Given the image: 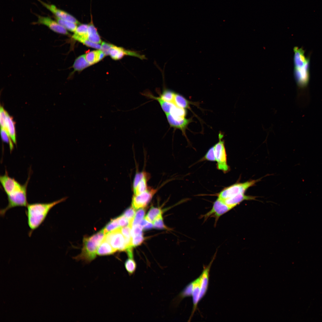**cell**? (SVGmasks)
Segmentation results:
<instances>
[{"label": "cell", "mask_w": 322, "mask_h": 322, "mask_svg": "<svg viewBox=\"0 0 322 322\" xmlns=\"http://www.w3.org/2000/svg\"><path fill=\"white\" fill-rule=\"evenodd\" d=\"M66 197L59 200L48 203H35L28 204L25 213L28 225L30 229L28 233L30 236L35 230L44 222L50 210L56 205L65 201Z\"/></svg>", "instance_id": "6da1fadb"}, {"label": "cell", "mask_w": 322, "mask_h": 322, "mask_svg": "<svg viewBox=\"0 0 322 322\" xmlns=\"http://www.w3.org/2000/svg\"><path fill=\"white\" fill-rule=\"evenodd\" d=\"M215 256V255L214 256L208 265L204 267L200 276L190 283L192 289L191 296L192 298L193 307L189 320L191 319L197 308L199 302L205 296L208 290L210 269Z\"/></svg>", "instance_id": "7a4b0ae2"}, {"label": "cell", "mask_w": 322, "mask_h": 322, "mask_svg": "<svg viewBox=\"0 0 322 322\" xmlns=\"http://www.w3.org/2000/svg\"><path fill=\"white\" fill-rule=\"evenodd\" d=\"M105 236L103 229L92 236L84 237L81 252L74 258L86 263L94 260L96 257L98 247L103 241Z\"/></svg>", "instance_id": "3957f363"}, {"label": "cell", "mask_w": 322, "mask_h": 322, "mask_svg": "<svg viewBox=\"0 0 322 322\" xmlns=\"http://www.w3.org/2000/svg\"><path fill=\"white\" fill-rule=\"evenodd\" d=\"M29 177L26 183L19 189L7 195L8 204L5 208L0 210V215L4 217L9 209L17 207H26L28 205L27 187Z\"/></svg>", "instance_id": "277c9868"}, {"label": "cell", "mask_w": 322, "mask_h": 322, "mask_svg": "<svg viewBox=\"0 0 322 322\" xmlns=\"http://www.w3.org/2000/svg\"><path fill=\"white\" fill-rule=\"evenodd\" d=\"M260 180V179L254 180L234 184L222 190L218 194V198L223 201L239 194L244 193L248 188L253 186Z\"/></svg>", "instance_id": "5b68a950"}, {"label": "cell", "mask_w": 322, "mask_h": 322, "mask_svg": "<svg viewBox=\"0 0 322 322\" xmlns=\"http://www.w3.org/2000/svg\"><path fill=\"white\" fill-rule=\"evenodd\" d=\"M223 137L221 133L219 134V141L214 145V150L217 168L226 173L229 171L230 169L227 164L224 142L222 140Z\"/></svg>", "instance_id": "8992f818"}, {"label": "cell", "mask_w": 322, "mask_h": 322, "mask_svg": "<svg viewBox=\"0 0 322 322\" xmlns=\"http://www.w3.org/2000/svg\"><path fill=\"white\" fill-rule=\"evenodd\" d=\"M120 228L105 235L103 240L108 242L116 252L126 250L125 238L121 232Z\"/></svg>", "instance_id": "52a82bcc"}, {"label": "cell", "mask_w": 322, "mask_h": 322, "mask_svg": "<svg viewBox=\"0 0 322 322\" xmlns=\"http://www.w3.org/2000/svg\"><path fill=\"white\" fill-rule=\"evenodd\" d=\"M231 209V208L218 198L214 202L211 209L202 216V217L204 218L205 221L209 218L214 217L215 219L216 224L220 216Z\"/></svg>", "instance_id": "ba28073f"}, {"label": "cell", "mask_w": 322, "mask_h": 322, "mask_svg": "<svg viewBox=\"0 0 322 322\" xmlns=\"http://www.w3.org/2000/svg\"><path fill=\"white\" fill-rule=\"evenodd\" d=\"M157 190L148 189L145 191L137 195H134L132 201V207L135 209L145 207L150 201Z\"/></svg>", "instance_id": "9c48e42d"}, {"label": "cell", "mask_w": 322, "mask_h": 322, "mask_svg": "<svg viewBox=\"0 0 322 322\" xmlns=\"http://www.w3.org/2000/svg\"><path fill=\"white\" fill-rule=\"evenodd\" d=\"M109 55L113 59L115 60L121 59L125 56H133L141 60L146 59L144 55L140 54L137 52L127 50L122 47L113 45L111 49Z\"/></svg>", "instance_id": "30bf717a"}, {"label": "cell", "mask_w": 322, "mask_h": 322, "mask_svg": "<svg viewBox=\"0 0 322 322\" xmlns=\"http://www.w3.org/2000/svg\"><path fill=\"white\" fill-rule=\"evenodd\" d=\"M38 19L35 24H41L48 27L53 31L59 34L64 35H69L66 29L56 21H55L50 17L38 16Z\"/></svg>", "instance_id": "8fae6325"}, {"label": "cell", "mask_w": 322, "mask_h": 322, "mask_svg": "<svg viewBox=\"0 0 322 322\" xmlns=\"http://www.w3.org/2000/svg\"><path fill=\"white\" fill-rule=\"evenodd\" d=\"M41 4L49 10L55 16L59 18L80 24V22L73 16L67 12L57 8L53 4L46 3L40 0H38Z\"/></svg>", "instance_id": "7c38bea8"}, {"label": "cell", "mask_w": 322, "mask_h": 322, "mask_svg": "<svg viewBox=\"0 0 322 322\" xmlns=\"http://www.w3.org/2000/svg\"><path fill=\"white\" fill-rule=\"evenodd\" d=\"M0 181L7 195L20 188L22 185L15 179L10 177L7 172L0 176Z\"/></svg>", "instance_id": "4fadbf2b"}, {"label": "cell", "mask_w": 322, "mask_h": 322, "mask_svg": "<svg viewBox=\"0 0 322 322\" xmlns=\"http://www.w3.org/2000/svg\"><path fill=\"white\" fill-rule=\"evenodd\" d=\"M168 121L170 126L175 129L181 130L185 134V130L188 124L191 121V119L185 118L177 119L174 118L170 113L165 114Z\"/></svg>", "instance_id": "5bb4252c"}, {"label": "cell", "mask_w": 322, "mask_h": 322, "mask_svg": "<svg viewBox=\"0 0 322 322\" xmlns=\"http://www.w3.org/2000/svg\"><path fill=\"white\" fill-rule=\"evenodd\" d=\"M294 62L295 68L303 67L309 63V59L306 57L304 50L301 48H294Z\"/></svg>", "instance_id": "9a60e30c"}, {"label": "cell", "mask_w": 322, "mask_h": 322, "mask_svg": "<svg viewBox=\"0 0 322 322\" xmlns=\"http://www.w3.org/2000/svg\"><path fill=\"white\" fill-rule=\"evenodd\" d=\"M255 197V196L245 195L243 193H240L222 201L232 209L244 200L254 199Z\"/></svg>", "instance_id": "2e32d148"}, {"label": "cell", "mask_w": 322, "mask_h": 322, "mask_svg": "<svg viewBox=\"0 0 322 322\" xmlns=\"http://www.w3.org/2000/svg\"><path fill=\"white\" fill-rule=\"evenodd\" d=\"M88 25L80 24L77 27L72 37L75 40L82 43L88 39Z\"/></svg>", "instance_id": "e0dca14e"}, {"label": "cell", "mask_w": 322, "mask_h": 322, "mask_svg": "<svg viewBox=\"0 0 322 322\" xmlns=\"http://www.w3.org/2000/svg\"><path fill=\"white\" fill-rule=\"evenodd\" d=\"M4 130L9 135L13 143H16L14 122L12 117L7 112Z\"/></svg>", "instance_id": "ac0fdd59"}, {"label": "cell", "mask_w": 322, "mask_h": 322, "mask_svg": "<svg viewBox=\"0 0 322 322\" xmlns=\"http://www.w3.org/2000/svg\"><path fill=\"white\" fill-rule=\"evenodd\" d=\"M106 56L101 50L91 51L85 54V58L87 61L91 65H93L102 60Z\"/></svg>", "instance_id": "d6986e66"}, {"label": "cell", "mask_w": 322, "mask_h": 322, "mask_svg": "<svg viewBox=\"0 0 322 322\" xmlns=\"http://www.w3.org/2000/svg\"><path fill=\"white\" fill-rule=\"evenodd\" d=\"M88 40L95 43L99 44L101 42V40L97 32V30L93 24L92 20L88 24Z\"/></svg>", "instance_id": "ffe728a7"}, {"label": "cell", "mask_w": 322, "mask_h": 322, "mask_svg": "<svg viewBox=\"0 0 322 322\" xmlns=\"http://www.w3.org/2000/svg\"><path fill=\"white\" fill-rule=\"evenodd\" d=\"M144 95L148 97L156 100L159 103L163 111L165 114L170 113L171 111L174 106V104L172 103L168 102L163 99L160 97H157L154 96L150 93L147 92L145 93Z\"/></svg>", "instance_id": "44dd1931"}, {"label": "cell", "mask_w": 322, "mask_h": 322, "mask_svg": "<svg viewBox=\"0 0 322 322\" xmlns=\"http://www.w3.org/2000/svg\"><path fill=\"white\" fill-rule=\"evenodd\" d=\"M115 252L110 244L103 240L98 247L97 253L98 255L103 256L113 254Z\"/></svg>", "instance_id": "7402d4cb"}, {"label": "cell", "mask_w": 322, "mask_h": 322, "mask_svg": "<svg viewBox=\"0 0 322 322\" xmlns=\"http://www.w3.org/2000/svg\"><path fill=\"white\" fill-rule=\"evenodd\" d=\"M85 58V54L78 57L75 61L73 65L74 71H80L90 66Z\"/></svg>", "instance_id": "603a6c76"}, {"label": "cell", "mask_w": 322, "mask_h": 322, "mask_svg": "<svg viewBox=\"0 0 322 322\" xmlns=\"http://www.w3.org/2000/svg\"><path fill=\"white\" fill-rule=\"evenodd\" d=\"M191 103L181 95L175 93L173 103L176 106L183 109L188 108Z\"/></svg>", "instance_id": "cb8c5ba5"}, {"label": "cell", "mask_w": 322, "mask_h": 322, "mask_svg": "<svg viewBox=\"0 0 322 322\" xmlns=\"http://www.w3.org/2000/svg\"><path fill=\"white\" fill-rule=\"evenodd\" d=\"M162 211L160 208L152 206L151 208L145 216V219L147 221L153 223L158 216L162 214Z\"/></svg>", "instance_id": "d4e9b609"}, {"label": "cell", "mask_w": 322, "mask_h": 322, "mask_svg": "<svg viewBox=\"0 0 322 322\" xmlns=\"http://www.w3.org/2000/svg\"><path fill=\"white\" fill-rule=\"evenodd\" d=\"M147 175L139 182L136 187L133 189L134 195L139 194L148 190L147 181L148 179Z\"/></svg>", "instance_id": "484cf974"}, {"label": "cell", "mask_w": 322, "mask_h": 322, "mask_svg": "<svg viewBox=\"0 0 322 322\" xmlns=\"http://www.w3.org/2000/svg\"><path fill=\"white\" fill-rule=\"evenodd\" d=\"M124 266L126 271L130 275L134 273L137 268L136 263L133 258L129 257L125 261Z\"/></svg>", "instance_id": "4316f807"}, {"label": "cell", "mask_w": 322, "mask_h": 322, "mask_svg": "<svg viewBox=\"0 0 322 322\" xmlns=\"http://www.w3.org/2000/svg\"><path fill=\"white\" fill-rule=\"evenodd\" d=\"M56 21L62 26L72 32H74L77 28L76 24L72 22L54 16Z\"/></svg>", "instance_id": "83f0119b"}, {"label": "cell", "mask_w": 322, "mask_h": 322, "mask_svg": "<svg viewBox=\"0 0 322 322\" xmlns=\"http://www.w3.org/2000/svg\"><path fill=\"white\" fill-rule=\"evenodd\" d=\"M121 227L118 223L117 217L112 219L103 228L105 235L109 232Z\"/></svg>", "instance_id": "f1b7e54d"}, {"label": "cell", "mask_w": 322, "mask_h": 322, "mask_svg": "<svg viewBox=\"0 0 322 322\" xmlns=\"http://www.w3.org/2000/svg\"><path fill=\"white\" fill-rule=\"evenodd\" d=\"M170 113L174 118H185L186 112L185 109L178 107L174 105Z\"/></svg>", "instance_id": "f546056e"}, {"label": "cell", "mask_w": 322, "mask_h": 322, "mask_svg": "<svg viewBox=\"0 0 322 322\" xmlns=\"http://www.w3.org/2000/svg\"><path fill=\"white\" fill-rule=\"evenodd\" d=\"M175 93L169 89H164L160 97L164 100L173 103Z\"/></svg>", "instance_id": "4dcf8cb0"}, {"label": "cell", "mask_w": 322, "mask_h": 322, "mask_svg": "<svg viewBox=\"0 0 322 322\" xmlns=\"http://www.w3.org/2000/svg\"><path fill=\"white\" fill-rule=\"evenodd\" d=\"M135 214V209L132 207L127 208L122 214L128 219L130 222L129 226L131 227H132Z\"/></svg>", "instance_id": "1f68e13d"}, {"label": "cell", "mask_w": 322, "mask_h": 322, "mask_svg": "<svg viewBox=\"0 0 322 322\" xmlns=\"http://www.w3.org/2000/svg\"><path fill=\"white\" fill-rule=\"evenodd\" d=\"M1 134L2 141L9 144L10 151H12L13 148V142L5 130L2 128L1 129Z\"/></svg>", "instance_id": "d6a6232c"}, {"label": "cell", "mask_w": 322, "mask_h": 322, "mask_svg": "<svg viewBox=\"0 0 322 322\" xmlns=\"http://www.w3.org/2000/svg\"><path fill=\"white\" fill-rule=\"evenodd\" d=\"M145 213V210L143 208L140 209L137 211L133 222L132 226L140 223L143 220Z\"/></svg>", "instance_id": "836d02e7"}, {"label": "cell", "mask_w": 322, "mask_h": 322, "mask_svg": "<svg viewBox=\"0 0 322 322\" xmlns=\"http://www.w3.org/2000/svg\"><path fill=\"white\" fill-rule=\"evenodd\" d=\"M153 223V226L155 228L159 229H167L166 226L163 223L162 214L158 216Z\"/></svg>", "instance_id": "e575fe53"}, {"label": "cell", "mask_w": 322, "mask_h": 322, "mask_svg": "<svg viewBox=\"0 0 322 322\" xmlns=\"http://www.w3.org/2000/svg\"><path fill=\"white\" fill-rule=\"evenodd\" d=\"M204 160L211 161H216L214 146L210 148L206 153L204 157Z\"/></svg>", "instance_id": "d590c367"}, {"label": "cell", "mask_w": 322, "mask_h": 322, "mask_svg": "<svg viewBox=\"0 0 322 322\" xmlns=\"http://www.w3.org/2000/svg\"><path fill=\"white\" fill-rule=\"evenodd\" d=\"M143 227L140 224H137L133 226L131 231V234L132 237L143 234Z\"/></svg>", "instance_id": "8d00e7d4"}, {"label": "cell", "mask_w": 322, "mask_h": 322, "mask_svg": "<svg viewBox=\"0 0 322 322\" xmlns=\"http://www.w3.org/2000/svg\"><path fill=\"white\" fill-rule=\"evenodd\" d=\"M144 238L143 234L132 237V245L133 247L140 245L143 241Z\"/></svg>", "instance_id": "74e56055"}, {"label": "cell", "mask_w": 322, "mask_h": 322, "mask_svg": "<svg viewBox=\"0 0 322 322\" xmlns=\"http://www.w3.org/2000/svg\"><path fill=\"white\" fill-rule=\"evenodd\" d=\"M131 228H132L129 226L120 227L121 232L126 238L129 239L132 238L131 234Z\"/></svg>", "instance_id": "f35d334b"}, {"label": "cell", "mask_w": 322, "mask_h": 322, "mask_svg": "<svg viewBox=\"0 0 322 322\" xmlns=\"http://www.w3.org/2000/svg\"><path fill=\"white\" fill-rule=\"evenodd\" d=\"M7 112L4 109L3 107L1 106L0 109V122L1 128L4 129L5 128V123Z\"/></svg>", "instance_id": "ab89813d"}, {"label": "cell", "mask_w": 322, "mask_h": 322, "mask_svg": "<svg viewBox=\"0 0 322 322\" xmlns=\"http://www.w3.org/2000/svg\"><path fill=\"white\" fill-rule=\"evenodd\" d=\"M147 175V174L145 172L138 173L136 174L133 183V189L136 187L142 179Z\"/></svg>", "instance_id": "60d3db41"}, {"label": "cell", "mask_w": 322, "mask_h": 322, "mask_svg": "<svg viewBox=\"0 0 322 322\" xmlns=\"http://www.w3.org/2000/svg\"><path fill=\"white\" fill-rule=\"evenodd\" d=\"M117 219L120 227L129 226L130 222L129 220L123 214L117 217Z\"/></svg>", "instance_id": "b9f144b4"}, {"label": "cell", "mask_w": 322, "mask_h": 322, "mask_svg": "<svg viewBox=\"0 0 322 322\" xmlns=\"http://www.w3.org/2000/svg\"><path fill=\"white\" fill-rule=\"evenodd\" d=\"M101 45V50L106 55H109L110 50L113 44L105 42H103Z\"/></svg>", "instance_id": "7bdbcfd3"}, {"label": "cell", "mask_w": 322, "mask_h": 322, "mask_svg": "<svg viewBox=\"0 0 322 322\" xmlns=\"http://www.w3.org/2000/svg\"><path fill=\"white\" fill-rule=\"evenodd\" d=\"M82 43L84 45H85L87 47L92 48L98 49L99 50H101V45H100L98 44L91 41L88 40L84 41Z\"/></svg>", "instance_id": "ee69618b"}, {"label": "cell", "mask_w": 322, "mask_h": 322, "mask_svg": "<svg viewBox=\"0 0 322 322\" xmlns=\"http://www.w3.org/2000/svg\"><path fill=\"white\" fill-rule=\"evenodd\" d=\"M152 223L147 221L146 224L143 227V228L144 230H148L151 228L153 227Z\"/></svg>", "instance_id": "f6af8a7d"}]
</instances>
